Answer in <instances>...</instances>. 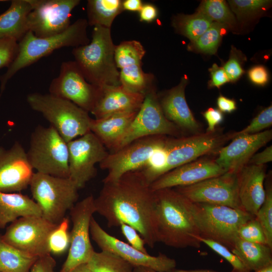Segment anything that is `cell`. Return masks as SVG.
<instances>
[{
	"label": "cell",
	"mask_w": 272,
	"mask_h": 272,
	"mask_svg": "<svg viewBox=\"0 0 272 272\" xmlns=\"http://www.w3.org/2000/svg\"><path fill=\"white\" fill-rule=\"evenodd\" d=\"M141 170L128 172L117 180L103 183L94 198L96 213L109 227L125 223L135 229L146 244L153 248L158 242L155 191Z\"/></svg>",
	"instance_id": "cell-1"
},
{
	"label": "cell",
	"mask_w": 272,
	"mask_h": 272,
	"mask_svg": "<svg viewBox=\"0 0 272 272\" xmlns=\"http://www.w3.org/2000/svg\"><path fill=\"white\" fill-rule=\"evenodd\" d=\"M155 196L158 242L177 248H199L192 202L173 188L155 190Z\"/></svg>",
	"instance_id": "cell-2"
},
{
	"label": "cell",
	"mask_w": 272,
	"mask_h": 272,
	"mask_svg": "<svg viewBox=\"0 0 272 272\" xmlns=\"http://www.w3.org/2000/svg\"><path fill=\"white\" fill-rule=\"evenodd\" d=\"M85 19H79L63 32L47 37H37L28 31L18 42L16 57L8 67L6 72L0 76V97L6 85L18 71L46 56L54 50L63 47L84 45L90 42L87 29L88 26Z\"/></svg>",
	"instance_id": "cell-3"
},
{
	"label": "cell",
	"mask_w": 272,
	"mask_h": 272,
	"mask_svg": "<svg viewBox=\"0 0 272 272\" xmlns=\"http://www.w3.org/2000/svg\"><path fill=\"white\" fill-rule=\"evenodd\" d=\"M115 47L111 29L95 26L91 41L73 48L74 61L88 82L98 88L121 85L114 59Z\"/></svg>",
	"instance_id": "cell-4"
},
{
	"label": "cell",
	"mask_w": 272,
	"mask_h": 272,
	"mask_svg": "<svg viewBox=\"0 0 272 272\" xmlns=\"http://www.w3.org/2000/svg\"><path fill=\"white\" fill-rule=\"evenodd\" d=\"M30 107L40 113L62 138L69 142L90 131L87 111L71 101L50 93H33L26 98Z\"/></svg>",
	"instance_id": "cell-5"
},
{
	"label": "cell",
	"mask_w": 272,
	"mask_h": 272,
	"mask_svg": "<svg viewBox=\"0 0 272 272\" xmlns=\"http://www.w3.org/2000/svg\"><path fill=\"white\" fill-rule=\"evenodd\" d=\"M192 212L200 237L217 242L231 250L241 225L255 216L243 210L192 202Z\"/></svg>",
	"instance_id": "cell-6"
},
{
	"label": "cell",
	"mask_w": 272,
	"mask_h": 272,
	"mask_svg": "<svg viewBox=\"0 0 272 272\" xmlns=\"http://www.w3.org/2000/svg\"><path fill=\"white\" fill-rule=\"evenodd\" d=\"M33 200L39 206L41 216L57 224L65 217L78 200L79 188L69 177H60L34 172L30 182Z\"/></svg>",
	"instance_id": "cell-7"
},
{
	"label": "cell",
	"mask_w": 272,
	"mask_h": 272,
	"mask_svg": "<svg viewBox=\"0 0 272 272\" xmlns=\"http://www.w3.org/2000/svg\"><path fill=\"white\" fill-rule=\"evenodd\" d=\"M27 154L37 172L69 177L67 143L52 126L38 125L35 128Z\"/></svg>",
	"instance_id": "cell-8"
},
{
	"label": "cell",
	"mask_w": 272,
	"mask_h": 272,
	"mask_svg": "<svg viewBox=\"0 0 272 272\" xmlns=\"http://www.w3.org/2000/svg\"><path fill=\"white\" fill-rule=\"evenodd\" d=\"M168 137L158 135L142 138L109 152L99 163L101 169L108 171L103 183L116 181L124 174L144 167L155 153L165 145Z\"/></svg>",
	"instance_id": "cell-9"
},
{
	"label": "cell",
	"mask_w": 272,
	"mask_h": 272,
	"mask_svg": "<svg viewBox=\"0 0 272 272\" xmlns=\"http://www.w3.org/2000/svg\"><path fill=\"white\" fill-rule=\"evenodd\" d=\"M234 132L223 133L217 129L189 136L169 137L163 174L199 157L217 152L230 140Z\"/></svg>",
	"instance_id": "cell-10"
},
{
	"label": "cell",
	"mask_w": 272,
	"mask_h": 272,
	"mask_svg": "<svg viewBox=\"0 0 272 272\" xmlns=\"http://www.w3.org/2000/svg\"><path fill=\"white\" fill-rule=\"evenodd\" d=\"M182 134L164 115L154 87L145 94L140 109L115 151L142 138L158 135L178 138Z\"/></svg>",
	"instance_id": "cell-11"
},
{
	"label": "cell",
	"mask_w": 272,
	"mask_h": 272,
	"mask_svg": "<svg viewBox=\"0 0 272 272\" xmlns=\"http://www.w3.org/2000/svg\"><path fill=\"white\" fill-rule=\"evenodd\" d=\"M56 225L42 216L24 217L7 226L1 236L9 244L26 253L40 257L51 254L48 239Z\"/></svg>",
	"instance_id": "cell-12"
},
{
	"label": "cell",
	"mask_w": 272,
	"mask_h": 272,
	"mask_svg": "<svg viewBox=\"0 0 272 272\" xmlns=\"http://www.w3.org/2000/svg\"><path fill=\"white\" fill-rule=\"evenodd\" d=\"M94 197L91 194L76 203L70 210L73 223L68 255L60 272H70L76 266L88 262L94 250L90 240V226L96 213Z\"/></svg>",
	"instance_id": "cell-13"
},
{
	"label": "cell",
	"mask_w": 272,
	"mask_h": 272,
	"mask_svg": "<svg viewBox=\"0 0 272 272\" xmlns=\"http://www.w3.org/2000/svg\"><path fill=\"white\" fill-rule=\"evenodd\" d=\"M32 10L27 27L35 36L43 38L60 34L71 25V13L79 0H29Z\"/></svg>",
	"instance_id": "cell-14"
},
{
	"label": "cell",
	"mask_w": 272,
	"mask_h": 272,
	"mask_svg": "<svg viewBox=\"0 0 272 272\" xmlns=\"http://www.w3.org/2000/svg\"><path fill=\"white\" fill-rule=\"evenodd\" d=\"M92 240L102 251L111 252L122 258L133 267L142 266L157 272H173L176 266L175 259L164 254L152 256L136 249L106 232L92 217L90 226Z\"/></svg>",
	"instance_id": "cell-15"
},
{
	"label": "cell",
	"mask_w": 272,
	"mask_h": 272,
	"mask_svg": "<svg viewBox=\"0 0 272 272\" xmlns=\"http://www.w3.org/2000/svg\"><path fill=\"white\" fill-rule=\"evenodd\" d=\"M69 178L79 189L94 178L95 165L108 155L106 148L91 131L67 143Z\"/></svg>",
	"instance_id": "cell-16"
},
{
	"label": "cell",
	"mask_w": 272,
	"mask_h": 272,
	"mask_svg": "<svg viewBox=\"0 0 272 272\" xmlns=\"http://www.w3.org/2000/svg\"><path fill=\"white\" fill-rule=\"evenodd\" d=\"M174 189L193 203L222 205L243 210L239 198L237 174L226 172Z\"/></svg>",
	"instance_id": "cell-17"
},
{
	"label": "cell",
	"mask_w": 272,
	"mask_h": 272,
	"mask_svg": "<svg viewBox=\"0 0 272 272\" xmlns=\"http://www.w3.org/2000/svg\"><path fill=\"white\" fill-rule=\"evenodd\" d=\"M98 90L87 81L75 61L61 63L58 76L49 87L50 94L69 100L88 112L94 107Z\"/></svg>",
	"instance_id": "cell-18"
},
{
	"label": "cell",
	"mask_w": 272,
	"mask_h": 272,
	"mask_svg": "<svg viewBox=\"0 0 272 272\" xmlns=\"http://www.w3.org/2000/svg\"><path fill=\"white\" fill-rule=\"evenodd\" d=\"M145 53L142 44L136 40L122 42L116 45L114 53L121 85L131 92L144 95L154 87L152 74L146 73L142 69Z\"/></svg>",
	"instance_id": "cell-19"
},
{
	"label": "cell",
	"mask_w": 272,
	"mask_h": 272,
	"mask_svg": "<svg viewBox=\"0 0 272 272\" xmlns=\"http://www.w3.org/2000/svg\"><path fill=\"white\" fill-rule=\"evenodd\" d=\"M34 173L27 152L19 142L9 149L0 147V192H20L30 185Z\"/></svg>",
	"instance_id": "cell-20"
},
{
	"label": "cell",
	"mask_w": 272,
	"mask_h": 272,
	"mask_svg": "<svg viewBox=\"0 0 272 272\" xmlns=\"http://www.w3.org/2000/svg\"><path fill=\"white\" fill-rule=\"evenodd\" d=\"M271 139V130L235 136L229 145L219 150L215 162L226 172L237 174Z\"/></svg>",
	"instance_id": "cell-21"
},
{
	"label": "cell",
	"mask_w": 272,
	"mask_h": 272,
	"mask_svg": "<svg viewBox=\"0 0 272 272\" xmlns=\"http://www.w3.org/2000/svg\"><path fill=\"white\" fill-rule=\"evenodd\" d=\"M226 172L215 160L207 158L197 159L165 173L152 182L150 186L153 190L155 191L187 186Z\"/></svg>",
	"instance_id": "cell-22"
},
{
	"label": "cell",
	"mask_w": 272,
	"mask_h": 272,
	"mask_svg": "<svg viewBox=\"0 0 272 272\" xmlns=\"http://www.w3.org/2000/svg\"><path fill=\"white\" fill-rule=\"evenodd\" d=\"M145 95L131 92L121 85H105L99 88L98 93L91 113L95 119L112 115L138 112Z\"/></svg>",
	"instance_id": "cell-23"
},
{
	"label": "cell",
	"mask_w": 272,
	"mask_h": 272,
	"mask_svg": "<svg viewBox=\"0 0 272 272\" xmlns=\"http://www.w3.org/2000/svg\"><path fill=\"white\" fill-rule=\"evenodd\" d=\"M188 80L183 77L176 86L165 92L159 103L167 119L180 131L191 135L201 133V126L192 114L185 99V89Z\"/></svg>",
	"instance_id": "cell-24"
},
{
	"label": "cell",
	"mask_w": 272,
	"mask_h": 272,
	"mask_svg": "<svg viewBox=\"0 0 272 272\" xmlns=\"http://www.w3.org/2000/svg\"><path fill=\"white\" fill-rule=\"evenodd\" d=\"M265 165L247 164L237 173L238 194L242 209L255 216L265 195Z\"/></svg>",
	"instance_id": "cell-25"
},
{
	"label": "cell",
	"mask_w": 272,
	"mask_h": 272,
	"mask_svg": "<svg viewBox=\"0 0 272 272\" xmlns=\"http://www.w3.org/2000/svg\"><path fill=\"white\" fill-rule=\"evenodd\" d=\"M138 112L117 114L100 119L92 118L90 131L110 151L109 153L114 152Z\"/></svg>",
	"instance_id": "cell-26"
},
{
	"label": "cell",
	"mask_w": 272,
	"mask_h": 272,
	"mask_svg": "<svg viewBox=\"0 0 272 272\" xmlns=\"http://www.w3.org/2000/svg\"><path fill=\"white\" fill-rule=\"evenodd\" d=\"M41 216L40 209L33 199L20 192H0V228L4 229L20 218Z\"/></svg>",
	"instance_id": "cell-27"
},
{
	"label": "cell",
	"mask_w": 272,
	"mask_h": 272,
	"mask_svg": "<svg viewBox=\"0 0 272 272\" xmlns=\"http://www.w3.org/2000/svg\"><path fill=\"white\" fill-rule=\"evenodd\" d=\"M32 10L29 0H13L9 8L0 15V39L19 42L28 31L27 18Z\"/></svg>",
	"instance_id": "cell-28"
},
{
	"label": "cell",
	"mask_w": 272,
	"mask_h": 272,
	"mask_svg": "<svg viewBox=\"0 0 272 272\" xmlns=\"http://www.w3.org/2000/svg\"><path fill=\"white\" fill-rule=\"evenodd\" d=\"M231 251L251 272L272 264V249L266 244L249 242L238 237Z\"/></svg>",
	"instance_id": "cell-29"
},
{
	"label": "cell",
	"mask_w": 272,
	"mask_h": 272,
	"mask_svg": "<svg viewBox=\"0 0 272 272\" xmlns=\"http://www.w3.org/2000/svg\"><path fill=\"white\" fill-rule=\"evenodd\" d=\"M123 11L121 0H89L87 5L88 25L111 29L114 19Z\"/></svg>",
	"instance_id": "cell-30"
},
{
	"label": "cell",
	"mask_w": 272,
	"mask_h": 272,
	"mask_svg": "<svg viewBox=\"0 0 272 272\" xmlns=\"http://www.w3.org/2000/svg\"><path fill=\"white\" fill-rule=\"evenodd\" d=\"M38 258L9 244L0 235V271L30 272Z\"/></svg>",
	"instance_id": "cell-31"
},
{
	"label": "cell",
	"mask_w": 272,
	"mask_h": 272,
	"mask_svg": "<svg viewBox=\"0 0 272 272\" xmlns=\"http://www.w3.org/2000/svg\"><path fill=\"white\" fill-rule=\"evenodd\" d=\"M213 22L206 15L197 12L190 15H179L174 18L172 24L177 32L194 43Z\"/></svg>",
	"instance_id": "cell-32"
},
{
	"label": "cell",
	"mask_w": 272,
	"mask_h": 272,
	"mask_svg": "<svg viewBox=\"0 0 272 272\" xmlns=\"http://www.w3.org/2000/svg\"><path fill=\"white\" fill-rule=\"evenodd\" d=\"M88 263L93 272H133L134 267L111 252L94 251Z\"/></svg>",
	"instance_id": "cell-33"
},
{
	"label": "cell",
	"mask_w": 272,
	"mask_h": 272,
	"mask_svg": "<svg viewBox=\"0 0 272 272\" xmlns=\"http://www.w3.org/2000/svg\"><path fill=\"white\" fill-rule=\"evenodd\" d=\"M197 12L206 15L214 22L225 25L228 28L233 29L236 26L235 17L224 1H203Z\"/></svg>",
	"instance_id": "cell-34"
},
{
	"label": "cell",
	"mask_w": 272,
	"mask_h": 272,
	"mask_svg": "<svg viewBox=\"0 0 272 272\" xmlns=\"http://www.w3.org/2000/svg\"><path fill=\"white\" fill-rule=\"evenodd\" d=\"M268 176L265 198L255 217L263 229L266 245L272 249V185L270 176Z\"/></svg>",
	"instance_id": "cell-35"
},
{
	"label": "cell",
	"mask_w": 272,
	"mask_h": 272,
	"mask_svg": "<svg viewBox=\"0 0 272 272\" xmlns=\"http://www.w3.org/2000/svg\"><path fill=\"white\" fill-rule=\"evenodd\" d=\"M227 29L228 27L222 24L213 22L207 30L194 42L196 48L204 53L215 54Z\"/></svg>",
	"instance_id": "cell-36"
},
{
	"label": "cell",
	"mask_w": 272,
	"mask_h": 272,
	"mask_svg": "<svg viewBox=\"0 0 272 272\" xmlns=\"http://www.w3.org/2000/svg\"><path fill=\"white\" fill-rule=\"evenodd\" d=\"M69 221L68 218L64 217L50 233L48 239L50 254H60L69 249L70 245Z\"/></svg>",
	"instance_id": "cell-37"
},
{
	"label": "cell",
	"mask_w": 272,
	"mask_h": 272,
	"mask_svg": "<svg viewBox=\"0 0 272 272\" xmlns=\"http://www.w3.org/2000/svg\"><path fill=\"white\" fill-rule=\"evenodd\" d=\"M271 2L267 0L229 1L231 8L239 18L257 14L269 6Z\"/></svg>",
	"instance_id": "cell-38"
},
{
	"label": "cell",
	"mask_w": 272,
	"mask_h": 272,
	"mask_svg": "<svg viewBox=\"0 0 272 272\" xmlns=\"http://www.w3.org/2000/svg\"><path fill=\"white\" fill-rule=\"evenodd\" d=\"M198 239L201 243L207 245L229 262L233 267L232 272H251L244 266L239 258L224 245L214 240L200 236Z\"/></svg>",
	"instance_id": "cell-39"
},
{
	"label": "cell",
	"mask_w": 272,
	"mask_h": 272,
	"mask_svg": "<svg viewBox=\"0 0 272 272\" xmlns=\"http://www.w3.org/2000/svg\"><path fill=\"white\" fill-rule=\"evenodd\" d=\"M238 237L249 242L266 244L263 229L255 217L240 226Z\"/></svg>",
	"instance_id": "cell-40"
},
{
	"label": "cell",
	"mask_w": 272,
	"mask_h": 272,
	"mask_svg": "<svg viewBox=\"0 0 272 272\" xmlns=\"http://www.w3.org/2000/svg\"><path fill=\"white\" fill-rule=\"evenodd\" d=\"M272 125V106L262 110L250 122L249 125L240 131L234 132V137L238 135L252 134L261 132Z\"/></svg>",
	"instance_id": "cell-41"
},
{
	"label": "cell",
	"mask_w": 272,
	"mask_h": 272,
	"mask_svg": "<svg viewBox=\"0 0 272 272\" xmlns=\"http://www.w3.org/2000/svg\"><path fill=\"white\" fill-rule=\"evenodd\" d=\"M18 42L12 39H0V69L8 67L16 56Z\"/></svg>",
	"instance_id": "cell-42"
},
{
	"label": "cell",
	"mask_w": 272,
	"mask_h": 272,
	"mask_svg": "<svg viewBox=\"0 0 272 272\" xmlns=\"http://www.w3.org/2000/svg\"><path fill=\"white\" fill-rule=\"evenodd\" d=\"M237 53L238 51L232 47L230 58L223 67L230 82L237 81L244 72Z\"/></svg>",
	"instance_id": "cell-43"
},
{
	"label": "cell",
	"mask_w": 272,
	"mask_h": 272,
	"mask_svg": "<svg viewBox=\"0 0 272 272\" xmlns=\"http://www.w3.org/2000/svg\"><path fill=\"white\" fill-rule=\"evenodd\" d=\"M121 231L131 246L146 254H148L145 247L146 243L138 232L131 226L121 223L119 225Z\"/></svg>",
	"instance_id": "cell-44"
},
{
	"label": "cell",
	"mask_w": 272,
	"mask_h": 272,
	"mask_svg": "<svg viewBox=\"0 0 272 272\" xmlns=\"http://www.w3.org/2000/svg\"><path fill=\"white\" fill-rule=\"evenodd\" d=\"M207 121L208 127L206 132H211L216 130V127L224 119V116L219 109L209 108L202 113Z\"/></svg>",
	"instance_id": "cell-45"
},
{
	"label": "cell",
	"mask_w": 272,
	"mask_h": 272,
	"mask_svg": "<svg viewBox=\"0 0 272 272\" xmlns=\"http://www.w3.org/2000/svg\"><path fill=\"white\" fill-rule=\"evenodd\" d=\"M56 262L51 254L39 257L30 272H55Z\"/></svg>",
	"instance_id": "cell-46"
},
{
	"label": "cell",
	"mask_w": 272,
	"mask_h": 272,
	"mask_svg": "<svg viewBox=\"0 0 272 272\" xmlns=\"http://www.w3.org/2000/svg\"><path fill=\"white\" fill-rule=\"evenodd\" d=\"M209 71L211 76V80L209 82L210 87L219 88L230 82L223 68L218 66L216 63L213 65Z\"/></svg>",
	"instance_id": "cell-47"
},
{
	"label": "cell",
	"mask_w": 272,
	"mask_h": 272,
	"mask_svg": "<svg viewBox=\"0 0 272 272\" xmlns=\"http://www.w3.org/2000/svg\"><path fill=\"white\" fill-rule=\"evenodd\" d=\"M248 76L252 82L257 85L263 86L268 81V74L265 68L262 65L255 66L248 72Z\"/></svg>",
	"instance_id": "cell-48"
},
{
	"label": "cell",
	"mask_w": 272,
	"mask_h": 272,
	"mask_svg": "<svg viewBox=\"0 0 272 272\" xmlns=\"http://www.w3.org/2000/svg\"><path fill=\"white\" fill-rule=\"evenodd\" d=\"M272 161V146L267 147L262 152L255 153L250 159L248 164L263 165Z\"/></svg>",
	"instance_id": "cell-49"
},
{
	"label": "cell",
	"mask_w": 272,
	"mask_h": 272,
	"mask_svg": "<svg viewBox=\"0 0 272 272\" xmlns=\"http://www.w3.org/2000/svg\"><path fill=\"white\" fill-rule=\"evenodd\" d=\"M139 12L140 20L147 23L153 22L158 15L156 7L151 4H143Z\"/></svg>",
	"instance_id": "cell-50"
},
{
	"label": "cell",
	"mask_w": 272,
	"mask_h": 272,
	"mask_svg": "<svg viewBox=\"0 0 272 272\" xmlns=\"http://www.w3.org/2000/svg\"><path fill=\"white\" fill-rule=\"evenodd\" d=\"M217 106L222 112L231 113L236 109V102L233 100L220 95L217 98Z\"/></svg>",
	"instance_id": "cell-51"
},
{
	"label": "cell",
	"mask_w": 272,
	"mask_h": 272,
	"mask_svg": "<svg viewBox=\"0 0 272 272\" xmlns=\"http://www.w3.org/2000/svg\"><path fill=\"white\" fill-rule=\"evenodd\" d=\"M143 4L141 0H125L122 1L123 11L139 12Z\"/></svg>",
	"instance_id": "cell-52"
},
{
	"label": "cell",
	"mask_w": 272,
	"mask_h": 272,
	"mask_svg": "<svg viewBox=\"0 0 272 272\" xmlns=\"http://www.w3.org/2000/svg\"><path fill=\"white\" fill-rule=\"evenodd\" d=\"M70 272H93L88 262L84 263L81 264L73 269Z\"/></svg>",
	"instance_id": "cell-53"
},
{
	"label": "cell",
	"mask_w": 272,
	"mask_h": 272,
	"mask_svg": "<svg viewBox=\"0 0 272 272\" xmlns=\"http://www.w3.org/2000/svg\"><path fill=\"white\" fill-rule=\"evenodd\" d=\"M173 272H218L214 270H211L209 269H190V270H185V269H175Z\"/></svg>",
	"instance_id": "cell-54"
},
{
	"label": "cell",
	"mask_w": 272,
	"mask_h": 272,
	"mask_svg": "<svg viewBox=\"0 0 272 272\" xmlns=\"http://www.w3.org/2000/svg\"><path fill=\"white\" fill-rule=\"evenodd\" d=\"M133 272H157L151 268L142 267V266H138L134 267Z\"/></svg>",
	"instance_id": "cell-55"
},
{
	"label": "cell",
	"mask_w": 272,
	"mask_h": 272,
	"mask_svg": "<svg viewBox=\"0 0 272 272\" xmlns=\"http://www.w3.org/2000/svg\"><path fill=\"white\" fill-rule=\"evenodd\" d=\"M255 272H272V264Z\"/></svg>",
	"instance_id": "cell-56"
},
{
	"label": "cell",
	"mask_w": 272,
	"mask_h": 272,
	"mask_svg": "<svg viewBox=\"0 0 272 272\" xmlns=\"http://www.w3.org/2000/svg\"><path fill=\"white\" fill-rule=\"evenodd\" d=\"M0 272H1V271H0Z\"/></svg>",
	"instance_id": "cell-57"
}]
</instances>
